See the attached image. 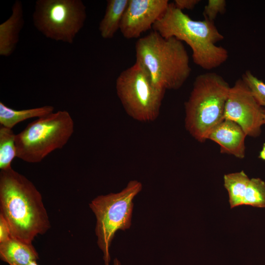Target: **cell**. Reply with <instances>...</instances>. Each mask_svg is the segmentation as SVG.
I'll return each instance as SVG.
<instances>
[{"label": "cell", "mask_w": 265, "mask_h": 265, "mask_svg": "<svg viewBox=\"0 0 265 265\" xmlns=\"http://www.w3.org/2000/svg\"><path fill=\"white\" fill-rule=\"evenodd\" d=\"M0 258L9 265H27L39 256L32 243L11 237L0 242Z\"/></svg>", "instance_id": "13"}, {"label": "cell", "mask_w": 265, "mask_h": 265, "mask_svg": "<svg viewBox=\"0 0 265 265\" xmlns=\"http://www.w3.org/2000/svg\"><path fill=\"white\" fill-rule=\"evenodd\" d=\"M226 6V1L225 0H209L204 9L205 19L214 21L218 14L224 12Z\"/></svg>", "instance_id": "20"}, {"label": "cell", "mask_w": 265, "mask_h": 265, "mask_svg": "<svg viewBox=\"0 0 265 265\" xmlns=\"http://www.w3.org/2000/svg\"><path fill=\"white\" fill-rule=\"evenodd\" d=\"M241 79L257 102L261 106L265 107V83L254 76L249 70L245 72Z\"/></svg>", "instance_id": "19"}, {"label": "cell", "mask_w": 265, "mask_h": 265, "mask_svg": "<svg viewBox=\"0 0 265 265\" xmlns=\"http://www.w3.org/2000/svg\"><path fill=\"white\" fill-rule=\"evenodd\" d=\"M142 188L140 182L131 180L122 191L98 196L89 204L96 218L97 244L103 253L105 265H109V248L116 232L131 226L133 199Z\"/></svg>", "instance_id": "6"}, {"label": "cell", "mask_w": 265, "mask_h": 265, "mask_svg": "<svg viewBox=\"0 0 265 265\" xmlns=\"http://www.w3.org/2000/svg\"><path fill=\"white\" fill-rule=\"evenodd\" d=\"M129 1V0H107L105 15L99 25V30L102 38L111 39L120 30Z\"/></svg>", "instance_id": "14"}, {"label": "cell", "mask_w": 265, "mask_h": 265, "mask_svg": "<svg viewBox=\"0 0 265 265\" xmlns=\"http://www.w3.org/2000/svg\"><path fill=\"white\" fill-rule=\"evenodd\" d=\"M250 179L243 171L224 176V186L229 194L231 209L242 205L244 191Z\"/></svg>", "instance_id": "16"}, {"label": "cell", "mask_w": 265, "mask_h": 265, "mask_svg": "<svg viewBox=\"0 0 265 265\" xmlns=\"http://www.w3.org/2000/svg\"><path fill=\"white\" fill-rule=\"evenodd\" d=\"M152 29L164 38L174 37L186 43L192 50L194 63L204 70L218 67L228 58V51L216 45L224 37L214 21L194 20L173 2L169 3Z\"/></svg>", "instance_id": "2"}, {"label": "cell", "mask_w": 265, "mask_h": 265, "mask_svg": "<svg viewBox=\"0 0 265 265\" xmlns=\"http://www.w3.org/2000/svg\"><path fill=\"white\" fill-rule=\"evenodd\" d=\"M16 134L12 129L0 127V169L4 170L11 168V162L16 157Z\"/></svg>", "instance_id": "17"}, {"label": "cell", "mask_w": 265, "mask_h": 265, "mask_svg": "<svg viewBox=\"0 0 265 265\" xmlns=\"http://www.w3.org/2000/svg\"><path fill=\"white\" fill-rule=\"evenodd\" d=\"M169 3L168 0H129L120 28L123 36L127 39L137 38L152 28Z\"/></svg>", "instance_id": "10"}, {"label": "cell", "mask_w": 265, "mask_h": 265, "mask_svg": "<svg viewBox=\"0 0 265 265\" xmlns=\"http://www.w3.org/2000/svg\"><path fill=\"white\" fill-rule=\"evenodd\" d=\"M74 131V121L66 110L38 118L16 134V157L38 163L53 151L62 148Z\"/></svg>", "instance_id": "5"}, {"label": "cell", "mask_w": 265, "mask_h": 265, "mask_svg": "<svg viewBox=\"0 0 265 265\" xmlns=\"http://www.w3.org/2000/svg\"><path fill=\"white\" fill-rule=\"evenodd\" d=\"M113 265H121V264L120 261L117 258H115L113 261Z\"/></svg>", "instance_id": "24"}, {"label": "cell", "mask_w": 265, "mask_h": 265, "mask_svg": "<svg viewBox=\"0 0 265 265\" xmlns=\"http://www.w3.org/2000/svg\"><path fill=\"white\" fill-rule=\"evenodd\" d=\"M259 158L265 160V143H264L262 149L260 152Z\"/></svg>", "instance_id": "23"}, {"label": "cell", "mask_w": 265, "mask_h": 265, "mask_svg": "<svg viewBox=\"0 0 265 265\" xmlns=\"http://www.w3.org/2000/svg\"><path fill=\"white\" fill-rule=\"evenodd\" d=\"M0 214L11 237L32 243L46 233L51 223L42 196L34 185L11 168L0 172Z\"/></svg>", "instance_id": "1"}, {"label": "cell", "mask_w": 265, "mask_h": 265, "mask_svg": "<svg viewBox=\"0 0 265 265\" xmlns=\"http://www.w3.org/2000/svg\"><path fill=\"white\" fill-rule=\"evenodd\" d=\"M11 237L9 227L3 216L0 214V242L4 241Z\"/></svg>", "instance_id": "21"}, {"label": "cell", "mask_w": 265, "mask_h": 265, "mask_svg": "<svg viewBox=\"0 0 265 265\" xmlns=\"http://www.w3.org/2000/svg\"><path fill=\"white\" fill-rule=\"evenodd\" d=\"M27 265H38V264L37 263V261H35V262H32L30 263V264Z\"/></svg>", "instance_id": "25"}, {"label": "cell", "mask_w": 265, "mask_h": 265, "mask_svg": "<svg viewBox=\"0 0 265 265\" xmlns=\"http://www.w3.org/2000/svg\"><path fill=\"white\" fill-rule=\"evenodd\" d=\"M136 62L141 65L157 85L165 90L180 88L191 69L187 52L180 40L164 38L153 31L135 45Z\"/></svg>", "instance_id": "3"}, {"label": "cell", "mask_w": 265, "mask_h": 265, "mask_svg": "<svg viewBox=\"0 0 265 265\" xmlns=\"http://www.w3.org/2000/svg\"><path fill=\"white\" fill-rule=\"evenodd\" d=\"M246 136L237 123L224 119L210 132L207 139L217 143L221 153L242 159L245 156L244 141Z\"/></svg>", "instance_id": "11"}, {"label": "cell", "mask_w": 265, "mask_h": 265, "mask_svg": "<svg viewBox=\"0 0 265 265\" xmlns=\"http://www.w3.org/2000/svg\"><path fill=\"white\" fill-rule=\"evenodd\" d=\"M24 24L22 3L17 0L12 7V14L0 25V55L9 56L14 51Z\"/></svg>", "instance_id": "12"}, {"label": "cell", "mask_w": 265, "mask_h": 265, "mask_svg": "<svg viewBox=\"0 0 265 265\" xmlns=\"http://www.w3.org/2000/svg\"><path fill=\"white\" fill-rule=\"evenodd\" d=\"M265 110L256 101L242 79L230 88L226 101L224 119L237 123L247 136L256 137L264 125Z\"/></svg>", "instance_id": "9"}, {"label": "cell", "mask_w": 265, "mask_h": 265, "mask_svg": "<svg viewBox=\"0 0 265 265\" xmlns=\"http://www.w3.org/2000/svg\"><path fill=\"white\" fill-rule=\"evenodd\" d=\"M116 94L127 114L142 122L159 117L166 90L157 85L137 62L123 70L116 80Z\"/></svg>", "instance_id": "7"}, {"label": "cell", "mask_w": 265, "mask_h": 265, "mask_svg": "<svg viewBox=\"0 0 265 265\" xmlns=\"http://www.w3.org/2000/svg\"><path fill=\"white\" fill-rule=\"evenodd\" d=\"M264 124H265V114L264 117Z\"/></svg>", "instance_id": "26"}, {"label": "cell", "mask_w": 265, "mask_h": 265, "mask_svg": "<svg viewBox=\"0 0 265 265\" xmlns=\"http://www.w3.org/2000/svg\"><path fill=\"white\" fill-rule=\"evenodd\" d=\"M200 1L199 0H175L173 3L176 8L183 11L192 10Z\"/></svg>", "instance_id": "22"}, {"label": "cell", "mask_w": 265, "mask_h": 265, "mask_svg": "<svg viewBox=\"0 0 265 265\" xmlns=\"http://www.w3.org/2000/svg\"><path fill=\"white\" fill-rule=\"evenodd\" d=\"M54 107L45 106L39 107L16 110L8 107L2 102H0V125L12 129L18 123L26 120L47 115L53 112Z\"/></svg>", "instance_id": "15"}, {"label": "cell", "mask_w": 265, "mask_h": 265, "mask_svg": "<svg viewBox=\"0 0 265 265\" xmlns=\"http://www.w3.org/2000/svg\"><path fill=\"white\" fill-rule=\"evenodd\" d=\"M242 205L265 208V183L260 178H252L245 190Z\"/></svg>", "instance_id": "18"}, {"label": "cell", "mask_w": 265, "mask_h": 265, "mask_svg": "<svg viewBox=\"0 0 265 265\" xmlns=\"http://www.w3.org/2000/svg\"><path fill=\"white\" fill-rule=\"evenodd\" d=\"M32 19L47 38L72 44L84 25L86 7L81 0H38Z\"/></svg>", "instance_id": "8"}, {"label": "cell", "mask_w": 265, "mask_h": 265, "mask_svg": "<svg viewBox=\"0 0 265 265\" xmlns=\"http://www.w3.org/2000/svg\"><path fill=\"white\" fill-rule=\"evenodd\" d=\"M231 87L214 72L197 76L185 104V127L196 140L203 142L210 132L224 119Z\"/></svg>", "instance_id": "4"}]
</instances>
